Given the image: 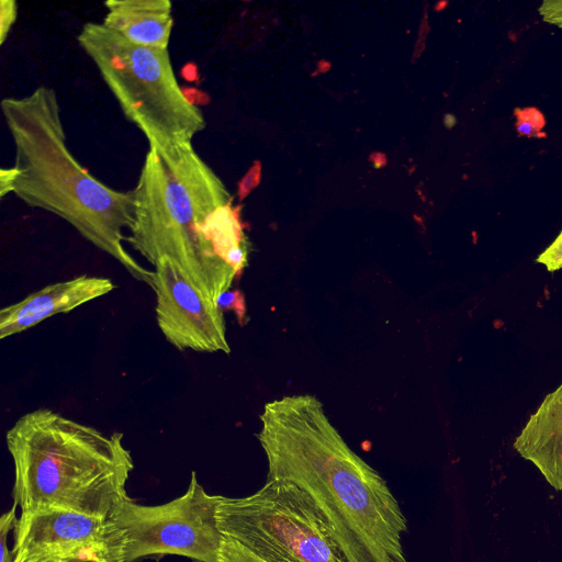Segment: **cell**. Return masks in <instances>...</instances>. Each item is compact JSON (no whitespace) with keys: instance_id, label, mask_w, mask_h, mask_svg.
<instances>
[{"instance_id":"2","label":"cell","mask_w":562,"mask_h":562,"mask_svg":"<svg viewBox=\"0 0 562 562\" xmlns=\"http://www.w3.org/2000/svg\"><path fill=\"white\" fill-rule=\"evenodd\" d=\"M133 193L125 241L153 266L171 260L217 303L249 252L238 207L221 178L192 143H150Z\"/></svg>"},{"instance_id":"21","label":"cell","mask_w":562,"mask_h":562,"mask_svg":"<svg viewBox=\"0 0 562 562\" xmlns=\"http://www.w3.org/2000/svg\"><path fill=\"white\" fill-rule=\"evenodd\" d=\"M106 562H125L123 560H113V561H106Z\"/></svg>"},{"instance_id":"7","label":"cell","mask_w":562,"mask_h":562,"mask_svg":"<svg viewBox=\"0 0 562 562\" xmlns=\"http://www.w3.org/2000/svg\"><path fill=\"white\" fill-rule=\"evenodd\" d=\"M218 501L220 495L205 492L194 471L187 492L168 503L147 506L123 498L110 518L123 533L124 561L172 554L220 562L225 536L218 527Z\"/></svg>"},{"instance_id":"6","label":"cell","mask_w":562,"mask_h":562,"mask_svg":"<svg viewBox=\"0 0 562 562\" xmlns=\"http://www.w3.org/2000/svg\"><path fill=\"white\" fill-rule=\"evenodd\" d=\"M222 533L268 562H348L327 519L300 486L267 479L246 497L220 495Z\"/></svg>"},{"instance_id":"20","label":"cell","mask_w":562,"mask_h":562,"mask_svg":"<svg viewBox=\"0 0 562 562\" xmlns=\"http://www.w3.org/2000/svg\"><path fill=\"white\" fill-rule=\"evenodd\" d=\"M15 179V169L12 167L0 169V196L3 198L8 193H12Z\"/></svg>"},{"instance_id":"15","label":"cell","mask_w":562,"mask_h":562,"mask_svg":"<svg viewBox=\"0 0 562 562\" xmlns=\"http://www.w3.org/2000/svg\"><path fill=\"white\" fill-rule=\"evenodd\" d=\"M16 504L0 517V562H13V557L8 548L9 532L14 529L16 517Z\"/></svg>"},{"instance_id":"19","label":"cell","mask_w":562,"mask_h":562,"mask_svg":"<svg viewBox=\"0 0 562 562\" xmlns=\"http://www.w3.org/2000/svg\"><path fill=\"white\" fill-rule=\"evenodd\" d=\"M538 12L544 22L562 29V0H546Z\"/></svg>"},{"instance_id":"8","label":"cell","mask_w":562,"mask_h":562,"mask_svg":"<svg viewBox=\"0 0 562 562\" xmlns=\"http://www.w3.org/2000/svg\"><path fill=\"white\" fill-rule=\"evenodd\" d=\"M124 538L111 520L48 508L21 513L13 529V562L123 560Z\"/></svg>"},{"instance_id":"10","label":"cell","mask_w":562,"mask_h":562,"mask_svg":"<svg viewBox=\"0 0 562 562\" xmlns=\"http://www.w3.org/2000/svg\"><path fill=\"white\" fill-rule=\"evenodd\" d=\"M114 289L111 279L88 274L48 284L0 311V338L25 331L54 315L69 313Z\"/></svg>"},{"instance_id":"17","label":"cell","mask_w":562,"mask_h":562,"mask_svg":"<svg viewBox=\"0 0 562 562\" xmlns=\"http://www.w3.org/2000/svg\"><path fill=\"white\" fill-rule=\"evenodd\" d=\"M18 18V3L14 0L0 1V44L8 37Z\"/></svg>"},{"instance_id":"18","label":"cell","mask_w":562,"mask_h":562,"mask_svg":"<svg viewBox=\"0 0 562 562\" xmlns=\"http://www.w3.org/2000/svg\"><path fill=\"white\" fill-rule=\"evenodd\" d=\"M217 305L224 312L226 310L234 311L239 322L245 319L246 306L244 295L240 291H227L218 296Z\"/></svg>"},{"instance_id":"3","label":"cell","mask_w":562,"mask_h":562,"mask_svg":"<svg viewBox=\"0 0 562 562\" xmlns=\"http://www.w3.org/2000/svg\"><path fill=\"white\" fill-rule=\"evenodd\" d=\"M0 106L14 147L12 193L67 222L151 288L154 270L139 265L123 245V232L134 221L133 190L106 186L72 155L55 89L40 86L26 95L3 98Z\"/></svg>"},{"instance_id":"4","label":"cell","mask_w":562,"mask_h":562,"mask_svg":"<svg viewBox=\"0 0 562 562\" xmlns=\"http://www.w3.org/2000/svg\"><path fill=\"white\" fill-rule=\"evenodd\" d=\"M124 435H106L49 408L22 415L7 431L13 503L21 513L66 509L108 519L127 497L134 469Z\"/></svg>"},{"instance_id":"1","label":"cell","mask_w":562,"mask_h":562,"mask_svg":"<svg viewBox=\"0 0 562 562\" xmlns=\"http://www.w3.org/2000/svg\"><path fill=\"white\" fill-rule=\"evenodd\" d=\"M257 438L267 479L304 490L327 519L348 562H407V520L380 473L350 449L311 394L265 404Z\"/></svg>"},{"instance_id":"14","label":"cell","mask_w":562,"mask_h":562,"mask_svg":"<svg viewBox=\"0 0 562 562\" xmlns=\"http://www.w3.org/2000/svg\"><path fill=\"white\" fill-rule=\"evenodd\" d=\"M220 562H268L243 546L238 542L226 538L223 541L222 549L220 552Z\"/></svg>"},{"instance_id":"11","label":"cell","mask_w":562,"mask_h":562,"mask_svg":"<svg viewBox=\"0 0 562 562\" xmlns=\"http://www.w3.org/2000/svg\"><path fill=\"white\" fill-rule=\"evenodd\" d=\"M515 450L562 492V383L530 415L514 441Z\"/></svg>"},{"instance_id":"16","label":"cell","mask_w":562,"mask_h":562,"mask_svg":"<svg viewBox=\"0 0 562 562\" xmlns=\"http://www.w3.org/2000/svg\"><path fill=\"white\" fill-rule=\"evenodd\" d=\"M536 261L542 263L550 272L562 269V232Z\"/></svg>"},{"instance_id":"9","label":"cell","mask_w":562,"mask_h":562,"mask_svg":"<svg viewBox=\"0 0 562 562\" xmlns=\"http://www.w3.org/2000/svg\"><path fill=\"white\" fill-rule=\"evenodd\" d=\"M156 319L178 350L229 353L224 312L167 258L154 266Z\"/></svg>"},{"instance_id":"12","label":"cell","mask_w":562,"mask_h":562,"mask_svg":"<svg viewBox=\"0 0 562 562\" xmlns=\"http://www.w3.org/2000/svg\"><path fill=\"white\" fill-rule=\"evenodd\" d=\"M101 22L137 45L168 49L173 26L169 0H108Z\"/></svg>"},{"instance_id":"5","label":"cell","mask_w":562,"mask_h":562,"mask_svg":"<svg viewBox=\"0 0 562 562\" xmlns=\"http://www.w3.org/2000/svg\"><path fill=\"white\" fill-rule=\"evenodd\" d=\"M77 42L148 144L192 143L205 130L204 114L179 85L168 49L137 45L97 22L85 23Z\"/></svg>"},{"instance_id":"13","label":"cell","mask_w":562,"mask_h":562,"mask_svg":"<svg viewBox=\"0 0 562 562\" xmlns=\"http://www.w3.org/2000/svg\"><path fill=\"white\" fill-rule=\"evenodd\" d=\"M516 127L520 135L537 136L544 126V117L536 108L516 109Z\"/></svg>"}]
</instances>
